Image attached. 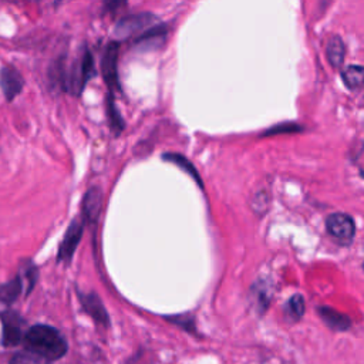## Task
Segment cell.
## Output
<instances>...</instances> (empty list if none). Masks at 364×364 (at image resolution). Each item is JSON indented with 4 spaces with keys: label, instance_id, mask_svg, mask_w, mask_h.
<instances>
[{
    "label": "cell",
    "instance_id": "obj_7",
    "mask_svg": "<svg viewBox=\"0 0 364 364\" xmlns=\"http://www.w3.org/2000/svg\"><path fill=\"white\" fill-rule=\"evenodd\" d=\"M3 321V344L6 347H13L21 340V318L13 313L7 311L1 314Z\"/></svg>",
    "mask_w": 364,
    "mask_h": 364
},
{
    "label": "cell",
    "instance_id": "obj_1",
    "mask_svg": "<svg viewBox=\"0 0 364 364\" xmlns=\"http://www.w3.org/2000/svg\"><path fill=\"white\" fill-rule=\"evenodd\" d=\"M26 348L46 361L58 360L67 353V341L58 330L46 324H36L24 336Z\"/></svg>",
    "mask_w": 364,
    "mask_h": 364
},
{
    "label": "cell",
    "instance_id": "obj_4",
    "mask_svg": "<svg viewBox=\"0 0 364 364\" xmlns=\"http://www.w3.org/2000/svg\"><path fill=\"white\" fill-rule=\"evenodd\" d=\"M156 17L151 13H138V14H131L118 21V24L114 28V33L119 38H127L131 36H135L136 33L151 28L155 26Z\"/></svg>",
    "mask_w": 364,
    "mask_h": 364
},
{
    "label": "cell",
    "instance_id": "obj_3",
    "mask_svg": "<svg viewBox=\"0 0 364 364\" xmlns=\"http://www.w3.org/2000/svg\"><path fill=\"white\" fill-rule=\"evenodd\" d=\"M327 232L341 245H350L354 240L355 225L351 216L346 213H333L326 220Z\"/></svg>",
    "mask_w": 364,
    "mask_h": 364
},
{
    "label": "cell",
    "instance_id": "obj_15",
    "mask_svg": "<svg viewBox=\"0 0 364 364\" xmlns=\"http://www.w3.org/2000/svg\"><path fill=\"white\" fill-rule=\"evenodd\" d=\"M284 313L290 320L297 321L304 313V299L300 294L291 296L284 306Z\"/></svg>",
    "mask_w": 364,
    "mask_h": 364
},
{
    "label": "cell",
    "instance_id": "obj_8",
    "mask_svg": "<svg viewBox=\"0 0 364 364\" xmlns=\"http://www.w3.org/2000/svg\"><path fill=\"white\" fill-rule=\"evenodd\" d=\"M80 300H81V304L84 307V310L100 324L102 326H108L109 323V317H108V313L102 304V301L100 300V297L95 294V293H80Z\"/></svg>",
    "mask_w": 364,
    "mask_h": 364
},
{
    "label": "cell",
    "instance_id": "obj_19",
    "mask_svg": "<svg viewBox=\"0 0 364 364\" xmlns=\"http://www.w3.org/2000/svg\"><path fill=\"white\" fill-rule=\"evenodd\" d=\"M284 127H280L279 128H270L264 132V135H269V134H277V132H290V131H299L300 128L297 127V124H283Z\"/></svg>",
    "mask_w": 364,
    "mask_h": 364
},
{
    "label": "cell",
    "instance_id": "obj_5",
    "mask_svg": "<svg viewBox=\"0 0 364 364\" xmlns=\"http://www.w3.org/2000/svg\"><path fill=\"white\" fill-rule=\"evenodd\" d=\"M82 230H84V225L80 219H74L70 226L67 228L63 242L60 245L58 249V255H57V260L63 262V263H68L81 240L82 236Z\"/></svg>",
    "mask_w": 364,
    "mask_h": 364
},
{
    "label": "cell",
    "instance_id": "obj_9",
    "mask_svg": "<svg viewBox=\"0 0 364 364\" xmlns=\"http://www.w3.org/2000/svg\"><path fill=\"white\" fill-rule=\"evenodd\" d=\"M23 77L20 73L11 67H4L0 71V87L4 92V97L11 101L17 94H20L23 88Z\"/></svg>",
    "mask_w": 364,
    "mask_h": 364
},
{
    "label": "cell",
    "instance_id": "obj_18",
    "mask_svg": "<svg viewBox=\"0 0 364 364\" xmlns=\"http://www.w3.org/2000/svg\"><path fill=\"white\" fill-rule=\"evenodd\" d=\"M108 102H109V104H108V105H109L108 112H109L111 127H112V131H114L115 134H118V132L124 128V122H122V118H121V115L118 114V111H117V108H115V104H114L112 98H109Z\"/></svg>",
    "mask_w": 364,
    "mask_h": 364
},
{
    "label": "cell",
    "instance_id": "obj_6",
    "mask_svg": "<svg viewBox=\"0 0 364 364\" xmlns=\"http://www.w3.org/2000/svg\"><path fill=\"white\" fill-rule=\"evenodd\" d=\"M118 43H109L105 47L102 60H101V70L107 84L112 88L118 85V73H117V61H118Z\"/></svg>",
    "mask_w": 364,
    "mask_h": 364
},
{
    "label": "cell",
    "instance_id": "obj_11",
    "mask_svg": "<svg viewBox=\"0 0 364 364\" xmlns=\"http://www.w3.org/2000/svg\"><path fill=\"white\" fill-rule=\"evenodd\" d=\"M318 314L323 318V321L333 330L344 331V330L350 328V326H351V320L348 316H346L331 307H327V306L318 307Z\"/></svg>",
    "mask_w": 364,
    "mask_h": 364
},
{
    "label": "cell",
    "instance_id": "obj_2",
    "mask_svg": "<svg viewBox=\"0 0 364 364\" xmlns=\"http://www.w3.org/2000/svg\"><path fill=\"white\" fill-rule=\"evenodd\" d=\"M92 55L84 50V53L73 63L68 74L65 75L64 85L74 94H80L90 77L94 74Z\"/></svg>",
    "mask_w": 364,
    "mask_h": 364
},
{
    "label": "cell",
    "instance_id": "obj_14",
    "mask_svg": "<svg viewBox=\"0 0 364 364\" xmlns=\"http://www.w3.org/2000/svg\"><path fill=\"white\" fill-rule=\"evenodd\" d=\"M341 78L346 87L354 90L358 88L363 84L364 78V70L361 65H348L341 71Z\"/></svg>",
    "mask_w": 364,
    "mask_h": 364
},
{
    "label": "cell",
    "instance_id": "obj_13",
    "mask_svg": "<svg viewBox=\"0 0 364 364\" xmlns=\"http://www.w3.org/2000/svg\"><path fill=\"white\" fill-rule=\"evenodd\" d=\"M346 47L338 36H333L327 44V58L334 68H340L344 61Z\"/></svg>",
    "mask_w": 364,
    "mask_h": 364
},
{
    "label": "cell",
    "instance_id": "obj_12",
    "mask_svg": "<svg viewBox=\"0 0 364 364\" xmlns=\"http://www.w3.org/2000/svg\"><path fill=\"white\" fill-rule=\"evenodd\" d=\"M162 159L166 161V162H171V164H173L176 166H179L182 171H185L188 175H191L196 181V183L202 188L200 176H199L196 168L193 166V164L186 156H183L181 154H175V152H166V154L162 155Z\"/></svg>",
    "mask_w": 364,
    "mask_h": 364
},
{
    "label": "cell",
    "instance_id": "obj_17",
    "mask_svg": "<svg viewBox=\"0 0 364 364\" xmlns=\"http://www.w3.org/2000/svg\"><path fill=\"white\" fill-rule=\"evenodd\" d=\"M9 364H48L44 358L37 357L31 353H18L16 354Z\"/></svg>",
    "mask_w": 364,
    "mask_h": 364
},
{
    "label": "cell",
    "instance_id": "obj_10",
    "mask_svg": "<svg viewBox=\"0 0 364 364\" xmlns=\"http://www.w3.org/2000/svg\"><path fill=\"white\" fill-rule=\"evenodd\" d=\"M101 205H102V193L100 188L94 186L88 189L82 199V218L87 222H94L100 215Z\"/></svg>",
    "mask_w": 364,
    "mask_h": 364
},
{
    "label": "cell",
    "instance_id": "obj_16",
    "mask_svg": "<svg viewBox=\"0 0 364 364\" xmlns=\"http://www.w3.org/2000/svg\"><path fill=\"white\" fill-rule=\"evenodd\" d=\"M21 287H23V282L18 276L14 280L9 282L7 284L1 286L0 287V301H3V303L14 301L17 299Z\"/></svg>",
    "mask_w": 364,
    "mask_h": 364
}]
</instances>
